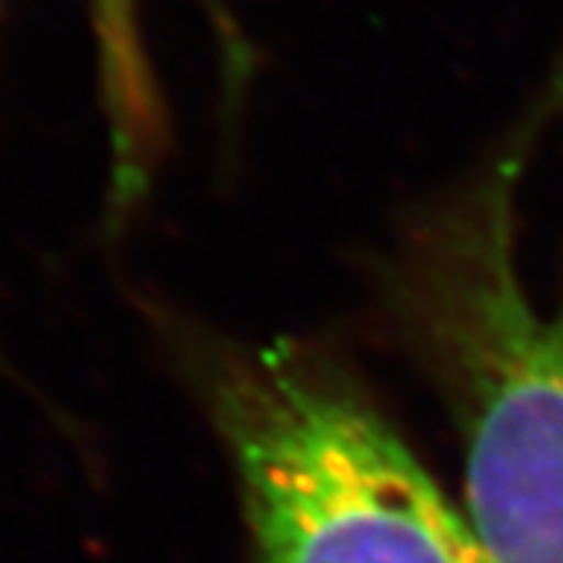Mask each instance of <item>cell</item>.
<instances>
[{"instance_id":"1","label":"cell","mask_w":563,"mask_h":563,"mask_svg":"<svg viewBox=\"0 0 563 563\" xmlns=\"http://www.w3.org/2000/svg\"><path fill=\"white\" fill-rule=\"evenodd\" d=\"M563 113V60L457 188L420 207L376 266L388 339L435 388L463 454L466 517L492 563H563V285L520 269L529 157Z\"/></svg>"},{"instance_id":"2","label":"cell","mask_w":563,"mask_h":563,"mask_svg":"<svg viewBox=\"0 0 563 563\" xmlns=\"http://www.w3.org/2000/svg\"><path fill=\"white\" fill-rule=\"evenodd\" d=\"M132 303L229 457L251 563H492L342 363L235 342L151 291Z\"/></svg>"},{"instance_id":"3","label":"cell","mask_w":563,"mask_h":563,"mask_svg":"<svg viewBox=\"0 0 563 563\" xmlns=\"http://www.w3.org/2000/svg\"><path fill=\"white\" fill-rule=\"evenodd\" d=\"M220 29L229 66L242 76L244 44L235 38L217 0H198ZM88 25L95 44L98 98L107 129V191H103V242L120 244L135 225L161 176L169 129L161 85L141 29V0H88Z\"/></svg>"},{"instance_id":"4","label":"cell","mask_w":563,"mask_h":563,"mask_svg":"<svg viewBox=\"0 0 563 563\" xmlns=\"http://www.w3.org/2000/svg\"><path fill=\"white\" fill-rule=\"evenodd\" d=\"M3 3H7V0H0V13H3ZM0 373H3V376H7V379H10L13 385H20L22 395H32V401H38L41 407H47V398H44L41 391H35V388H32V383H29L20 369L13 366V361H10V357H7V351H3V344H0Z\"/></svg>"}]
</instances>
